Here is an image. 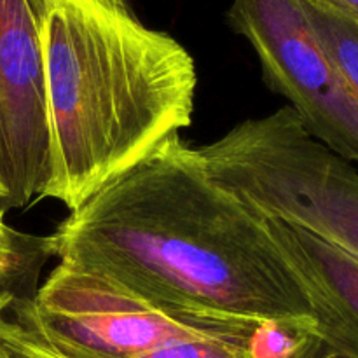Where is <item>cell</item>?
<instances>
[{"label":"cell","mask_w":358,"mask_h":358,"mask_svg":"<svg viewBox=\"0 0 358 358\" xmlns=\"http://www.w3.org/2000/svg\"><path fill=\"white\" fill-rule=\"evenodd\" d=\"M51 238L59 261L157 303L313 336L306 297L259 217L180 135L70 212Z\"/></svg>","instance_id":"1"},{"label":"cell","mask_w":358,"mask_h":358,"mask_svg":"<svg viewBox=\"0 0 358 358\" xmlns=\"http://www.w3.org/2000/svg\"><path fill=\"white\" fill-rule=\"evenodd\" d=\"M51 173L44 199L79 208L191 126L198 72L129 0H41Z\"/></svg>","instance_id":"2"},{"label":"cell","mask_w":358,"mask_h":358,"mask_svg":"<svg viewBox=\"0 0 358 358\" xmlns=\"http://www.w3.org/2000/svg\"><path fill=\"white\" fill-rule=\"evenodd\" d=\"M210 177L259 215L358 259V168L315 140L283 105L198 147Z\"/></svg>","instance_id":"3"},{"label":"cell","mask_w":358,"mask_h":358,"mask_svg":"<svg viewBox=\"0 0 358 358\" xmlns=\"http://www.w3.org/2000/svg\"><path fill=\"white\" fill-rule=\"evenodd\" d=\"M9 311L72 358H136L185 339H250L261 325L157 303L63 261L34 297L10 301Z\"/></svg>","instance_id":"4"},{"label":"cell","mask_w":358,"mask_h":358,"mask_svg":"<svg viewBox=\"0 0 358 358\" xmlns=\"http://www.w3.org/2000/svg\"><path fill=\"white\" fill-rule=\"evenodd\" d=\"M227 20L315 140L358 168V101L315 35L299 0H233Z\"/></svg>","instance_id":"5"},{"label":"cell","mask_w":358,"mask_h":358,"mask_svg":"<svg viewBox=\"0 0 358 358\" xmlns=\"http://www.w3.org/2000/svg\"><path fill=\"white\" fill-rule=\"evenodd\" d=\"M49 173L41 0H0V206L24 210L44 199Z\"/></svg>","instance_id":"6"},{"label":"cell","mask_w":358,"mask_h":358,"mask_svg":"<svg viewBox=\"0 0 358 358\" xmlns=\"http://www.w3.org/2000/svg\"><path fill=\"white\" fill-rule=\"evenodd\" d=\"M255 215L306 297L315 338L338 355L358 358V259L308 231Z\"/></svg>","instance_id":"7"},{"label":"cell","mask_w":358,"mask_h":358,"mask_svg":"<svg viewBox=\"0 0 358 358\" xmlns=\"http://www.w3.org/2000/svg\"><path fill=\"white\" fill-rule=\"evenodd\" d=\"M3 217L6 210L0 206V294L30 299L38 289L42 268L55 257L52 238L20 233L7 226Z\"/></svg>","instance_id":"8"},{"label":"cell","mask_w":358,"mask_h":358,"mask_svg":"<svg viewBox=\"0 0 358 358\" xmlns=\"http://www.w3.org/2000/svg\"><path fill=\"white\" fill-rule=\"evenodd\" d=\"M299 3L325 55L358 101V23L308 0Z\"/></svg>","instance_id":"9"},{"label":"cell","mask_w":358,"mask_h":358,"mask_svg":"<svg viewBox=\"0 0 358 358\" xmlns=\"http://www.w3.org/2000/svg\"><path fill=\"white\" fill-rule=\"evenodd\" d=\"M0 358H72L9 311L0 313Z\"/></svg>","instance_id":"10"},{"label":"cell","mask_w":358,"mask_h":358,"mask_svg":"<svg viewBox=\"0 0 358 358\" xmlns=\"http://www.w3.org/2000/svg\"><path fill=\"white\" fill-rule=\"evenodd\" d=\"M250 339H185V341L159 346L136 358H255L250 348Z\"/></svg>","instance_id":"11"},{"label":"cell","mask_w":358,"mask_h":358,"mask_svg":"<svg viewBox=\"0 0 358 358\" xmlns=\"http://www.w3.org/2000/svg\"><path fill=\"white\" fill-rule=\"evenodd\" d=\"M313 338L301 329L276 322H264L255 329L250 348L255 358H294Z\"/></svg>","instance_id":"12"},{"label":"cell","mask_w":358,"mask_h":358,"mask_svg":"<svg viewBox=\"0 0 358 358\" xmlns=\"http://www.w3.org/2000/svg\"><path fill=\"white\" fill-rule=\"evenodd\" d=\"M308 2L327 7V9L334 10V13L350 17V20L358 23V0H308Z\"/></svg>","instance_id":"13"},{"label":"cell","mask_w":358,"mask_h":358,"mask_svg":"<svg viewBox=\"0 0 358 358\" xmlns=\"http://www.w3.org/2000/svg\"><path fill=\"white\" fill-rule=\"evenodd\" d=\"M294 358H345V357L338 355V353L325 348V346L313 336V338L306 343V346H304V348L301 350V352Z\"/></svg>","instance_id":"14"},{"label":"cell","mask_w":358,"mask_h":358,"mask_svg":"<svg viewBox=\"0 0 358 358\" xmlns=\"http://www.w3.org/2000/svg\"><path fill=\"white\" fill-rule=\"evenodd\" d=\"M14 297L9 296V294H0V313H2L3 310H6L7 306L10 304V301H13Z\"/></svg>","instance_id":"15"},{"label":"cell","mask_w":358,"mask_h":358,"mask_svg":"<svg viewBox=\"0 0 358 358\" xmlns=\"http://www.w3.org/2000/svg\"><path fill=\"white\" fill-rule=\"evenodd\" d=\"M3 198H6V191H3V187L0 185V203L3 201Z\"/></svg>","instance_id":"16"}]
</instances>
